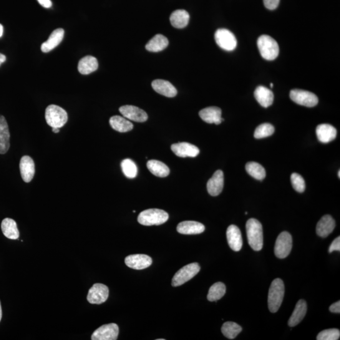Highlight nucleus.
<instances>
[{"mask_svg":"<svg viewBox=\"0 0 340 340\" xmlns=\"http://www.w3.org/2000/svg\"><path fill=\"white\" fill-rule=\"evenodd\" d=\"M190 20L188 13L184 10H178L173 12L170 17V20L173 27L177 29H183L186 27Z\"/></svg>","mask_w":340,"mask_h":340,"instance_id":"obj_28","label":"nucleus"},{"mask_svg":"<svg viewBox=\"0 0 340 340\" xmlns=\"http://www.w3.org/2000/svg\"><path fill=\"white\" fill-rule=\"evenodd\" d=\"M226 236L229 246L232 250L240 251L243 246V239H242L240 229L238 227L235 225L229 226L227 229Z\"/></svg>","mask_w":340,"mask_h":340,"instance_id":"obj_15","label":"nucleus"},{"mask_svg":"<svg viewBox=\"0 0 340 340\" xmlns=\"http://www.w3.org/2000/svg\"><path fill=\"white\" fill-rule=\"evenodd\" d=\"M109 122L111 127L118 132H127L133 128L132 123L120 116H113L110 118Z\"/></svg>","mask_w":340,"mask_h":340,"instance_id":"obj_32","label":"nucleus"},{"mask_svg":"<svg viewBox=\"0 0 340 340\" xmlns=\"http://www.w3.org/2000/svg\"><path fill=\"white\" fill-rule=\"evenodd\" d=\"M242 327L236 322L228 321L224 322L221 327L223 334L228 339H233L242 331Z\"/></svg>","mask_w":340,"mask_h":340,"instance_id":"obj_35","label":"nucleus"},{"mask_svg":"<svg viewBox=\"0 0 340 340\" xmlns=\"http://www.w3.org/2000/svg\"><path fill=\"white\" fill-rule=\"evenodd\" d=\"M152 87L159 94L172 98L177 94V90L171 83L164 80H156L152 82Z\"/></svg>","mask_w":340,"mask_h":340,"instance_id":"obj_21","label":"nucleus"},{"mask_svg":"<svg viewBox=\"0 0 340 340\" xmlns=\"http://www.w3.org/2000/svg\"><path fill=\"white\" fill-rule=\"evenodd\" d=\"M290 97L297 104L307 107H313L318 103V98L308 91L294 89L290 92Z\"/></svg>","mask_w":340,"mask_h":340,"instance_id":"obj_7","label":"nucleus"},{"mask_svg":"<svg viewBox=\"0 0 340 340\" xmlns=\"http://www.w3.org/2000/svg\"><path fill=\"white\" fill-rule=\"evenodd\" d=\"M2 230L5 237L10 239L19 238V231L16 222L14 219L6 218L2 223Z\"/></svg>","mask_w":340,"mask_h":340,"instance_id":"obj_30","label":"nucleus"},{"mask_svg":"<svg viewBox=\"0 0 340 340\" xmlns=\"http://www.w3.org/2000/svg\"><path fill=\"white\" fill-rule=\"evenodd\" d=\"M275 132L273 125L268 123H262L257 127L254 133V137L256 139H262L271 135Z\"/></svg>","mask_w":340,"mask_h":340,"instance_id":"obj_37","label":"nucleus"},{"mask_svg":"<svg viewBox=\"0 0 340 340\" xmlns=\"http://www.w3.org/2000/svg\"><path fill=\"white\" fill-rule=\"evenodd\" d=\"M215 40L219 47L227 51H232L236 49L237 40L233 33L226 29L217 30L215 34Z\"/></svg>","mask_w":340,"mask_h":340,"instance_id":"obj_9","label":"nucleus"},{"mask_svg":"<svg viewBox=\"0 0 340 340\" xmlns=\"http://www.w3.org/2000/svg\"><path fill=\"white\" fill-rule=\"evenodd\" d=\"M263 3L267 9L273 10L278 7L280 0H263Z\"/></svg>","mask_w":340,"mask_h":340,"instance_id":"obj_40","label":"nucleus"},{"mask_svg":"<svg viewBox=\"0 0 340 340\" xmlns=\"http://www.w3.org/2000/svg\"><path fill=\"white\" fill-rule=\"evenodd\" d=\"M246 170L249 175L258 180H263L266 176V171L260 164L249 162L246 165Z\"/></svg>","mask_w":340,"mask_h":340,"instance_id":"obj_33","label":"nucleus"},{"mask_svg":"<svg viewBox=\"0 0 340 340\" xmlns=\"http://www.w3.org/2000/svg\"><path fill=\"white\" fill-rule=\"evenodd\" d=\"M98 60L95 57L87 55L83 57L78 63V70L81 74L89 75L98 69Z\"/></svg>","mask_w":340,"mask_h":340,"instance_id":"obj_27","label":"nucleus"},{"mask_svg":"<svg viewBox=\"0 0 340 340\" xmlns=\"http://www.w3.org/2000/svg\"><path fill=\"white\" fill-rule=\"evenodd\" d=\"M307 312V304L304 300H300L295 307L294 311L292 312L288 321L290 327L296 326L299 324L306 316Z\"/></svg>","mask_w":340,"mask_h":340,"instance_id":"obj_26","label":"nucleus"},{"mask_svg":"<svg viewBox=\"0 0 340 340\" xmlns=\"http://www.w3.org/2000/svg\"><path fill=\"white\" fill-rule=\"evenodd\" d=\"M3 34H4V27L2 24H0V37L3 36Z\"/></svg>","mask_w":340,"mask_h":340,"instance_id":"obj_45","label":"nucleus"},{"mask_svg":"<svg viewBox=\"0 0 340 340\" xmlns=\"http://www.w3.org/2000/svg\"><path fill=\"white\" fill-rule=\"evenodd\" d=\"M200 270V266L197 263H192L182 267L176 272L171 281L173 287L180 286L193 278Z\"/></svg>","mask_w":340,"mask_h":340,"instance_id":"obj_6","label":"nucleus"},{"mask_svg":"<svg viewBox=\"0 0 340 340\" xmlns=\"http://www.w3.org/2000/svg\"><path fill=\"white\" fill-rule=\"evenodd\" d=\"M2 317V309L1 306V302H0V321H1Z\"/></svg>","mask_w":340,"mask_h":340,"instance_id":"obj_47","label":"nucleus"},{"mask_svg":"<svg viewBox=\"0 0 340 340\" xmlns=\"http://www.w3.org/2000/svg\"><path fill=\"white\" fill-rule=\"evenodd\" d=\"M222 111L220 108L210 107L201 110L199 112V116L204 122L208 123L220 124L224 120L221 117Z\"/></svg>","mask_w":340,"mask_h":340,"instance_id":"obj_18","label":"nucleus"},{"mask_svg":"<svg viewBox=\"0 0 340 340\" xmlns=\"http://www.w3.org/2000/svg\"><path fill=\"white\" fill-rule=\"evenodd\" d=\"M147 167L150 172L158 177H166L170 173V169L161 161L151 160L148 161Z\"/></svg>","mask_w":340,"mask_h":340,"instance_id":"obj_31","label":"nucleus"},{"mask_svg":"<svg viewBox=\"0 0 340 340\" xmlns=\"http://www.w3.org/2000/svg\"><path fill=\"white\" fill-rule=\"evenodd\" d=\"M316 135L320 142L328 143L336 138L337 131L333 126L327 123H322L316 127Z\"/></svg>","mask_w":340,"mask_h":340,"instance_id":"obj_19","label":"nucleus"},{"mask_svg":"<svg viewBox=\"0 0 340 340\" xmlns=\"http://www.w3.org/2000/svg\"><path fill=\"white\" fill-rule=\"evenodd\" d=\"M52 132L54 133H59V128L52 127Z\"/></svg>","mask_w":340,"mask_h":340,"instance_id":"obj_46","label":"nucleus"},{"mask_svg":"<svg viewBox=\"0 0 340 340\" xmlns=\"http://www.w3.org/2000/svg\"><path fill=\"white\" fill-rule=\"evenodd\" d=\"M125 263L130 268L143 269L151 265L152 259L146 254H132L126 257Z\"/></svg>","mask_w":340,"mask_h":340,"instance_id":"obj_14","label":"nucleus"},{"mask_svg":"<svg viewBox=\"0 0 340 340\" xmlns=\"http://www.w3.org/2000/svg\"><path fill=\"white\" fill-rule=\"evenodd\" d=\"M292 248V238L288 232L284 231L279 234L275 245V254L277 258H285L289 256Z\"/></svg>","mask_w":340,"mask_h":340,"instance_id":"obj_8","label":"nucleus"},{"mask_svg":"<svg viewBox=\"0 0 340 340\" xmlns=\"http://www.w3.org/2000/svg\"><path fill=\"white\" fill-rule=\"evenodd\" d=\"M158 340H165V339H158Z\"/></svg>","mask_w":340,"mask_h":340,"instance_id":"obj_50","label":"nucleus"},{"mask_svg":"<svg viewBox=\"0 0 340 340\" xmlns=\"http://www.w3.org/2000/svg\"><path fill=\"white\" fill-rule=\"evenodd\" d=\"M119 112L123 117L137 122H146L148 118L145 111L133 105L122 106L120 107Z\"/></svg>","mask_w":340,"mask_h":340,"instance_id":"obj_12","label":"nucleus"},{"mask_svg":"<svg viewBox=\"0 0 340 340\" xmlns=\"http://www.w3.org/2000/svg\"><path fill=\"white\" fill-rule=\"evenodd\" d=\"M259 52L264 59L272 60L276 59L279 54L278 43L268 35H263L259 37L257 41Z\"/></svg>","mask_w":340,"mask_h":340,"instance_id":"obj_4","label":"nucleus"},{"mask_svg":"<svg viewBox=\"0 0 340 340\" xmlns=\"http://www.w3.org/2000/svg\"><path fill=\"white\" fill-rule=\"evenodd\" d=\"M291 180L292 186L295 189V190L297 192H304L305 189H306V183L304 178L299 174L294 173L292 174Z\"/></svg>","mask_w":340,"mask_h":340,"instance_id":"obj_39","label":"nucleus"},{"mask_svg":"<svg viewBox=\"0 0 340 340\" xmlns=\"http://www.w3.org/2000/svg\"><path fill=\"white\" fill-rule=\"evenodd\" d=\"M7 57L5 56L4 54H1L0 53V65H1L3 63L5 62V60H6Z\"/></svg>","mask_w":340,"mask_h":340,"instance_id":"obj_44","label":"nucleus"},{"mask_svg":"<svg viewBox=\"0 0 340 340\" xmlns=\"http://www.w3.org/2000/svg\"><path fill=\"white\" fill-rule=\"evenodd\" d=\"M119 329L117 324L110 323L103 325L95 330L92 335V340H116L117 339Z\"/></svg>","mask_w":340,"mask_h":340,"instance_id":"obj_11","label":"nucleus"},{"mask_svg":"<svg viewBox=\"0 0 340 340\" xmlns=\"http://www.w3.org/2000/svg\"><path fill=\"white\" fill-rule=\"evenodd\" d=\"M254 95L257 102L263 107H268L273 103L274 98L273 92L263 86H259L256 88Z\"/></svg>","mask_w":340,"mask_h":340,"instance_id":"obj_25","label":"nucleus"},{"mask_svg":"<svg viewBox=\"0 0 340 340\" xmlns=\"http://www.w3.org/2000/svg\"><path fill=\"white\" fill-rule=\"evenodd\" d=\"M335 221L331 216L325 215L320 219L316 226V233L321 238H326L333 231Z\"/></svg>","mask_w":340,"mask_h":340,"instance_id":"obj_22","label":"nucleus"},{"mask_svg":"<svg viewBox=\"0 0 340 340\" xmlns=\"http://www.w3.org/2000/svg\"><path fill=\"white\" fill-rule=\"evenodd\" d=\"M274 87V84H273V83H271V84H270V87L272 88V87Z\"/></svg>","mask_w":340,"mask_h":340,"instance_id":"obj_48","label":"nucleus"},{"mask_svg":"<svg viewBox=\"0 0 340 340\" xmlns=\"http://www.w3.org/2000/svg\"><path fill=\"white\" fill-rule=\"evenodd\" d=\"M176 230L179 233L191 235L202 233L205 231V226L198 222L186 221L179 224Z\"/></svg>","mask_w":340,"mask_h":340,"instance_id":"obj_20","label":"nucleus"},{"mask_svg":"<svg viewBox=\"0 0 340 340\" xmlns=\"http://www.w3.org/2000/svg\"><path fill=\"white\" fill-rule=\"evenodd\" d=\"M10 138L9 125L6 119L3 115H0V154L4 155L10 148Z\"/></svg>","mask_w":340,"mask_h":340,"instance_id":"obj_23","label":"nucleus"},{"mask_svg":"<svg viewBox=\"0 0 340 340\" xmlns=\"http://www.w3.org/2000/svg\"><path fill=\"white\" fill-rule=\"evenodd\" d=\"M285 292L284 282L281 279H275L269 287L268 305L269 311L276 312L278 311L283 301Z\"/></svg>","mask_w":340,"mask_h":340,"instance_id":"obj_2","label":"nucleus"},{"mask_svg":"<svg viewBox=\"0 0 340 340\" xmlns=\"http://www.w3.org/2000/svg\"><path fill=\"white\" fill-rule=\"evenodd\" d=\"M20 171L23 180L29 183L35 175V164L32 159L29 156H24L20 162Z\"/></svg>","mask_w":340,"mask_h":340,"instance_id":"obj_17","label":"nucleus"},{"mask_svg":"<svg viewBox=\"0 0 340 340\" xmlns=\"http://www.w3.org/2000/svg\"><path fill=\"white\" fill-rule=\"evenodd\" d=\"M340 331L337 329L324 330L317 335V340H337L339 339Z\"/></svg>","mask_w":340,"mask_h":340,"instance_id":"obj_38","label":"nucleus"},{"mask_svg":"<svg viewBox=\"0 0 340 340\" xmlns=\"http://www.w3.org/2000/svg\"><path fill=\"white\" fill-rule=\"evenodd\" d=\"M169 215L166 212L161 209H150L145 210L138 216L139 223L143 226H159L168 221Z\"/></svg>","mask_w":340,"mask_h":340,"instance_id":"obj_3","label":"nucleus"},{"mask_svg":"<svg viewBox=\"0 0 340 340\" xmlns=\"http://www.w3.org/2000/svg\"><path fill=\"white\" fill-rule=\"evenodd\" d=\"M108 295L109 290L107 286L102 284H95L88 291L87 300L90 304H101L107 301Z\"/></svg>","mask_w":340,"mask_h":340,"instance_id":"obj_10","label":"nucleus"},{"mask_svg":"<svg viewBox=\"0 0 340 340\" xmlns=\"http://www.w3.org/2000/svg\"><path fill=\"white\" fill-rule=\"evenodd\" d=\"M121 168L126 177L134 178L137 176L138 168L135 164L130 159H125L121 163Z\"/></svg>","mask_w":340,"mask_h":340,"instance_id":"obj_36","label":"nucleus"},{"mask_svg":"<svg viewBox=\"0 0 340 340\" xmlns=\"http://www.w3.org/2000/svg\"><path fill=\"white\" fill-rule=\"evenodd\" d=\"M334 251H340V238L339 236L337 237L336 239H334L333 241L332 242L331 245H330L329 248V253H332Z\"/></svg>","mask_w":340,"mask_h":340,"instance_id":"obj_41","label":"nucleus"},{"mask_svg":"<svg viewBox=\"0 0 340 340\" xmlns=\"http://www.w3.org/2000/svg\"><path fill=\"white\" fill-rule=\"evenodd\" d=\"M37 1L41 6L45 9H49L52 5L51 0H37Z\"/></svg>","mask_w":340,"mask_h":340,"instance_id":"obj_43","label":"nucleus"},{"mask_svg":"<svg viewBox=\"0 0 340 340\" xmlns=\"http://www.w3.org/2000/svg\"><path fill=\"white\" fill-rule=\"evenodd\" d=\"M224 186V173L220 170H217L207 183V188L211 195L216 196L223 191Z\"/></svg>","mask_w":340,"mask_h":340,"instance_id":"obj_16","label":"nucleus"},{"mask_svg":"<svg viewBox=\"0 0 340 340\" xmlns=\"http://www.w3.org/2000/svg\"><path fill=\"white\" fill-rule=\"evenodd\" d=\"M168 44L167 38L163 35L157 34L148 42V44L146 45V49L150 52H160L161 50L165 49Z\"/></svg>","mask_w":340,"mask_h":340,"instance_id":"obj_29","label":"nucleus"},{"mask_svg":"<svg viewBox=\"0 0 340 340\" xmlns=\"http://www.w3.org/2000/svg\"><path fill=\"white\" fill-rule=\"evenodd\" d=\"M329 311L334 313H340V301L335 302L329 307Z\"/></svg>","mask_w":340,"mask_h":340,"instance_id":"obj_42","label":"nucleus"},{"mask_svg":"<svg viewBox=\"0 0 340 340\" xmlns=\"http://www.w3.org/2000/svg\"><path fill=\"white\" fill-rule=\"evenodd\" d=\"M171 149L175 155L181 158L196 157L200 153V150L196 146L188 143L173 144Z\"/></svg>","mask_w":340,"mask_h":340,"instance_id":"obj_13","label":"nucleus"},{"mask_svg":"<svg viewBox=\"0 0 340 340\" xmlns=\"http://www.w3.org/2000/svg\"><path fill=\"white\" fill-rule=\"evenodd\" d=\"M226 287L222 282H217L209 289L208 299L209 301L214 302L221 299L226 294Z\"/></svg>","mask_w":340,"mask_h":340,"instance_id":"obj_34","label":"nucleus"},{"mask_svg":"<svg viewBox=\"0 0 340 340\" xmlns=\"http://www.w3.org/2000/svg\"><path fill=\"white\" fill-rule=\"evenodd\" d=\"M45 120L52 127L60 128L67 122L68 115L66 111L55 105L48 106L45 110Z\"/></svg>","mask_w":340,"mask_h":340,"instance_id":"obj_5","label":"nucleus"},{"mask_svg":"<svg viewBox=\"0 0 340 340\" xmlns=\"http://www.w3.org/2000/svg\"><path fill=\"white\" fill-rule=\"evenodd\" d=\"M338 177L340 178V171H338Z\"/></svg>","mask_w":340,"mask_h":340,"instance_id":"obj_49","label":"nucleus"},{"mask_svg":"<svg viewBox=\"0 0 340 340\" xmlns=\"http://www.w3.org/2000/svg\"><path fill=\"white\" fill-rule=\"evenodd\" d=\"M247 238L251 248L260 251L263 245V228L256 219H249L246 224Z\"/></svg>","mask_w":340,"mask_h":340,"instance_id":"obj_1","label":"nucleus"},{"mask_svg":"<svg viewBox=\"0 0 340 340\" xmlns=\"http://www.w3.org/2000/svg\"><path fill=\"white\" fill-rule=\"evenodd\" d=\"M64 30L62 29H57L54 30L50 34L49 39L46 42L43 43L41 45V50L43 52H49L56 47L62 42L64 38Z\"/></svg>","mask_w":340,"mask_h":340,"instance_id":"obj_24","label":"nucleus"}]
</instances>
